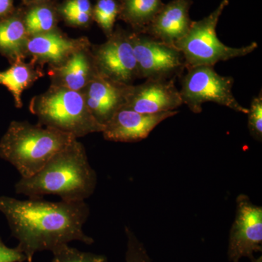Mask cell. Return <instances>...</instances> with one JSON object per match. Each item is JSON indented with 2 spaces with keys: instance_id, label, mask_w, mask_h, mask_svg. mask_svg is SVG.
Segmentation results:
<instances>
[{
  "instance_id": "obj_1",
  "label": "cell",
  "mask_w": 262,
  "mask_h": 262,
  "mask_svg": "<svg viewBox=\"0 0 262 262\" xmlns=\"http://www.w3.org/2000/svg\"><path fill=\"white\" fill-rule=\"evenodd\" d=\"M0 212L5 215L17 247L28 258L72 241L86 245L94 239L84 232L90 216L89 205L83 202H51L42 198L19 200L0 196Z\"/></svg>"
},
{
  "instance_id": "obj_2",
  "label": "cell",
  "mask_w": 262,
  "mask_h": 262,
  "mask_svg": "<svg viewBox=\"0 0 262 262\" xmlns=\"http://www.w3.org/2000/svg\"><path fill=\"white\" fill-rule=\"evenodd\" d=\"M97 182V173L90 163L85 147L76 139L53 155L37 173L19 179L15 191L29 198L56 195L63 201L83 202L94 194Z\"/></svg>"
},
{
  "instance_id": "obj_3",
  "label": "cell",
  "mask_w": 262,
  "mask_h": 262,
  "mask_svg": "<svg viewBox=\"0 0 262 262\" xmlns=\"http://www.w3.org/2000/svg\"><path fill=\"white\" fill-rule=\"evenodd\" d=\"M75 139L39 123L14 120L0 140V158L14 166L20 178H29Z\"/></svg>"
},
{
  "instance_id": "obj_4",
  "label": "cell",
  "mask_w": 262,
  "mask_h": 262,
  "mask_svg": "<svg viewBox=\"0 0 262 262\" xmlns=\"http://www.w3.org/2000/svg\"><path fill=\"white\" fill-rule=\"evenodd\" d=\"M29 110L37 117L38 123L76 139L101 134L104 128L91 115L80 91L51 85L31 99Z\"/></svg>"
},
{
  "instance_id": "obj_5",
  "label": "cell",
  "mask_w": 262,
  "mask_h": 262,
  "mask_svg": "<svg viewBox=\"0 0 262 262\" xmlns=\"http://www.w3.org/2000/svg\"><path fill=\"white\" fill-rule=\"evenodd\" d=\"M228 5L229 0H222L211 14L192 21L187 35L174 45L184 57L186 70L198 66L214 67L220 61L247 56L258 48L256 42L243 47H229L217 37L219 20Z\"/></svg>"
},
{
  "instance_id": "obj_6",
  "label": "cell",
  "mask_w": 262,
  "mask_h": 262,
  "mask_svg": "<svg viewBox=\"0 0 262 262\" xmlns=\"http://www.w3.org/2000/svg\"><path fill=\"white\" fill-rule=\"evenodd\" d=\"M179 91L183 104L194 114L203 111V105L213 102L231 108L234 112L248 114L232 94L234 79L230 76L219 75L212 66H198L187 69Z\"/></svg>"
},
{
  "instance_id": "obj_7",
  "label": "cell",
  "mask_w": 262,
  "mask_h": 262,
  "mask_svg": "<svg viewBox=\"0 0 262 262\" xmlns=\"http://www.w3.org/2000/svg\"><path fill=\"white\" fill-rule=\"evenodd\" d=\"M130 38L139 78L176 80L186 70L184 57L175 46L158 40L144 33L132 31Z\"/></svg>"
},
{
  "instance_id": "obj_8",
  "label": "cell",
  "mask_w": 262,
  "mask_h": 262,
  "mask_svg": "<svg viewBox=\"0 0 262 262\" xmlns=\"http://www.w3.org/2000/svg\"><path fill=\"white\" fill-rule=\"evenodd\" d=\"M131 31L117 26L106 42L91 46L95 66L100 77L131 85L139 78Z\"/></svg>"
},
{
  "instance_id": "obj_9",
  "label": "cell",
  "mask_w": 262,
  "mask_h": 262,
  "mask_svg": "<svg viewBox=\"0 0 262 262\" xmlns=\"http://www.w3.org/2000/svg\"><path fill=\"white\" fill-rule=\"evenodd\" d=\"M262 251V207L253 204L249 196L241 194L236 199L235 217L229 232V261L242 258L255 259L254 253Z\"/></svg>"
},
{
  "instance_id": "obj_10",
  "label": "cell",
  "mask_w": 262,
  "mask_h": 262,
  "mask_svg": "<svg viewBox=\"0 0 262 262\" xmlns=\"http://www.w3.org/2000/svg\"><path fill=\"white\" fill-rule=\"evenodd\" d=\"M183 104L175 80H146L137 85L131 84L125 107L143 114L175 111Z\"/></svg>"
},
{
  "instance_id": "obj_11",
  "label": "cell",
  "mask_w": 262,
  "mask_h": 262,
  "mask_svg": "<svg viewBox=\"0 0 262 262\" xmlns=\"http://www.w3.org/2000/svg\"><path fill=\"white\" fill-rule=\"evenodd\" d=\"M178 113L175 110L157 114H143L123 106L104 125L101 134L106 141L138 142L146 139L150 133L164 120Z\"/></svg>"
},
{
  "instance_id": "obj_12",
  "label": "cell",
  "mask_w": 262,
  "mask_h": 262,
  "mask_svg": "<svg viewBox=\"0 0 262 262\" xmlns=\"http://www.w3.org/2000/svg\"><path fill=\"white\" fill-rule=\"evenodd\" d=\"M92 45L89 38H71L57 28L44 34L30 36L27 42V58L44 67H58L75 52Z\"/></svg>"
},
{
  "instance_id": "obj_13",
  "label": "cell",
  "mask_w": 262,
  "mask_h": 262,
  "mask_svg": "<svg viewBox=\"0 0 262 262\" xmlns=\"http://www.w3.org/2000/svg\"><path fill=\"white\" fill-rule=\"evenodd\" d=\"M129 87L98 75L80 92L91 115L104 126L119 110L125 106Z\"/></svg>"
},
{
  "instance_id": "obj_14",
  "label": "cell",
  "mask_w": 262,
  "mask_h": 262,
  "mask_svg": "<svg viewBox=\"0 0 262 262\" xmlns=\"http://www.w3.org/2000/svg\"><path fill=\"white\" fill-rule=\"evenodd\" d=\"M192 0H171L155 15L144 34L174 46L187 35L193 20L189 17Z\"/></svg>"
},
{
  "instance_id": "obj_15",
  "label": "cell",
  "mask_w": 262,
  "mask_h": 262,
  "mask_svg": "<svg viewBox=\"0 0 262 262\" xmlns=\"http://www.w3.org/2000/svg\"><path fill=\"white\" fill-rule=\"evenodd\" d=\"M91 46L75 52L58 67H48L51 85L81 91L97 77Z\"/></svg>"
},
{
  "instance_id": "obj_16",
  "label": "cell",
  "mask_w": 262,
  "mask_h": 262,
  "mask_svg": "<svg viewBox=\"0 0 262 262\" xmlns=\"http://www.w3.org/2000/svg\"><path fill=\"white\" fill-rule=\"evenodd\" d=\"M29 34L24 22L22 5L0 18V55L13 64L27 58Z\"/></svg>"
},
{
  "instance_id": "obj_17",
  "label": "cell",
  "mask_w": 262,
  "mask_h": 262,
  "mask_svg": "<svg viewBox=\"0 0 262 262\" xmlns=\"http://www.w3.org/2000/svg\"><path fill=\"white\" fill-rule=\"evenodd\" d=\"M43 68L44 67L30 60L29 62H15L6 70L0 72V84L9 91L17 108L23 106L22 94L24 91L44 77Z\"/></svg>"
},
{
  "instance_id": "obj_18",
  "label": "cell",
  "mask_w": 262,
  "mask_h": 262,
  "mask_svg": "<svg viewBox=\"0 0 262 262\" xmlns=\"http://www.w3.org/2000/svg\"><path fill=\"white\" fill-rule=\"evenodd\" d=\"M22 5L26 29L30 36L44 34L58 28L60 20L57 0Z\"/></svg>"
},
{
  "instance_id": "obj_19",
  "label": "cell",
  "mask_w": 262,
  "mask_h": 262,
  "mask_svg": "<svg viewBox=\"0 0 262 262\" xmlns=\"http://www.w3.org/2000/svg\"><path fill=\"white\" fill-rule=\"evenodd\" d=\"M118 3L119 20L136 33L144 32L164 5L162 0H118Z\"/></svg>"
},
{
  "instance_id": "obj_20",
  "label": "cell",
  "mask_w": 262,
  "mask_h": 262,
  "mask_svg": "<svg viewBox=\"0 0 262 262\" xmlns=\"http://www.w3.org/2000/svg\"><path fill=\"white\" fill-rule=\"evenodd\" d=\"M60 20L72 28L87 29L94 22L91 0H63L58 3Z\"/></svg>"
},
{
  "instance_id": "obj_21",
  "label": "cell",
  "mask_w": 262,
  "mask_h": 262,
  "mask_svg": "<svg viewBox=\"0 0 262 262\" xmlns=\"http://www.w3.org/2000/svg\"><path fill=\"white\" fill-rule=\"evenodd\" d=\"M119 12L118 0H96V4L93 5V20L106 38L110 37L115 30Z\"/></svg>"
},
{
  "instance_id": "obj_22",
  "label": "cell",
  "mask_w": 262,
  "mask_h": 262,
  "mask_svg": "<svg viewBox=\"0 0 262 262\" xmlns=\"http://www.w3.org/2000/svg\"><path fill=\"white\" fill-rule=\"evenodd\" d=\"M52 253L51 262H108L107 258L103 255L84 252L71 247L69 244L56 248Z\"/></svg>"
},
{
  "instance_id": "obj_23",
  "label": "cell",
  "mask_w": 262,
  "mask_h": 262,
  "mask_svg": "<svg viewBox=\"0 0 262 262\" xmlns=\"http://www.w3.org/2000/svg\"><path fill=\"white\" fill-rule=\"evenodd\" d=\"M127 248L125 262H152L144 244L128 227H125Z\"/></svg>"
},
{
  "instance_id": "obj_24",
  "label": "cell",
  "mask_w": 262,
  "mask_h": 262,
  "mask_svg": "<svg viewBox=\"0 0 262 262\" xmlns=\"http://www.w3.org/2000/svg\"><path fill=\"white\" fill-rule=\"evenodd\" d=\"M248 128L255 140L262 141V94L253 98L248 112Z\"/></svg>"
},
{
  "instance_id": "obj_25",
  "label": "cell",
  "mask_w": 262,
  "mask_h": 262,
  "mask_svg": "<svg viewBox=\"0 0 262 262\" xmlns=\"http://www.w3.org/2000/svg\"><path fill=\"white\" fill-rule=\"evenodd\" d=\"M27 256L18 247L10 248L0 238V262H24Z\"/></svg>"
},
{
  "instance_id": "obj_26",
  "label": "cell",
  "mask_w": 262,
  "mask_h": 262,
  "mask_svg": "<svg viewBox=\"0 0 262 262\" xmlns=\"http://www.w3.org/2000/svg\"><path fill=\"white\" fill-rule=\"evenodd\" d=\"M15 0H0V18L11 14L15 9Z\"/></svg>"
},
{
  "instance_id": "obj_27",
  "label": "cell",
  "mask_w": 262,
  "mask_h": 262,
  "mask_svg": "<svg viewBox=\"0 0 262 262\" xmlns=\"http://www.w3.org/2000/svg\"><path fill=\"white\" fill-rule=\"evenodd\" d=\"M44 1H53V0H21L22 5H29Z\"/></svg>"
},
{
  "instance_id": "obj_28",
  "label": "cell",
  "mask_w": 262,
  "mask_h": 262,
  "mask_svg": "<svg viewBox=\"0 0 262 262\" xmlns=\"http://www.w3.org/2000/svg\"><path fill=\"white\" fill-rule=\"evenodd\" d=\"M251 262H262L261 256H260V257L258 258H255L254 260H253V261H251Z\"/></svg>"
},
{
  "instance_id": "obj_29",
  "label": "cell",
  "mask_w": 262,
  "mask_h": 262,
  "mask_svg": "<svg viewBox=\"0 0 262 262\" xmlns=\"http://www.w3.org/2000/svg\"><path fill=\"white\" fill-rule=\"evenodd\" d=\"M32 258H28V259H27V262H32Z\"/></svg>"
}]
</instances>
